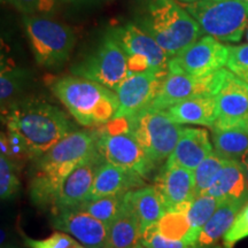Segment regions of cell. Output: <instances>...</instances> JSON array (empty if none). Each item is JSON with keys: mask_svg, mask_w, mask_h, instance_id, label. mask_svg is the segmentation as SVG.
<instances>
[{"mask_svg": "<svg viewBox=\"0 0 248 248\" xmlns=\"http://www.w3.org/2000/svg\"><path fill=\"white\" fill-rule=\"evenodd\" d=\"M7 135L1 133V154L36 160L71 132L66 114L43 100L13 105L6 116Z\"/></svg>", "mask_w": 248, "mask_h": 248, "instance_id": "cell-1", "label": "cell"}, {"mask_svg": "<svg viewBox=\"0 0 248 248\" xmlns=\"http://www.w3.org/2000/svg\"><path fill=\"white\" fill-rule=\"evenodd\" d=\"M97 151L94 132L71 131L33 160L29 184L32 202L52 208L68 176Z\"/></svg>", "mask_w": 248, "mask_h": 248, "instance_id": "cell-2", "label": "cell"}, {"mask_svg": "<svg viewBox=\"0 0 248 248\" xmlns=\"http://www.w3.org/2000/svg\"><path fill=\"white\" fill-rule=\"evenodd\" d=\"M52 91L71 116L83 126H101L115 117V92L84 77L66 76L55 80Z\"/></svg>", "mask_w": 248, "mask_h": 248, "instance_id": "cell-3", "label": "cell"}, {"mask_svg": "<svg viewBox=\"0 0 248 248\" xmlns=\"http://www.w3.org/2000/svg\"><path fill=\"white\" fill-rule=\"evenodd\" d=\"M141 28L156 40L169 59L202 35L199 23L176 0H148Z\"/></svg>", "mask_w": 248, "mask_h": 248, "instance_id": "cell-4", "label": "cell"}, {"mask_svg": "<svg viewBox=\"0 0 248 248\" xmlns=\"http://www.w3.org/2000/svg\"><path fill=\"white\" fill-rule=\"evenodd\" d=\"M93 132L97 150L107 162L138 172L144 178L156 167L136 139L126 119H113Z\"/></svg>", "mask_w": 248, "mask_h": 248, "instance_id": "cell-5", "label": "cell"}, {"mask_svg": "<svg viewBox=\"0 0 248 248\" xmlns=\"http://www.w3.org/2000/svg\"><path fill=\"white\" fill-rule=\"evenodd\" d=\"M202 33L217 40L237 43L248 28V2L245 0H198L187 5Z\"/></svg>", "mask_w": 248, "mask_h": 248, "instance_id": "cell-6", "label": "cell"}, {"mask_svg": "<svg viewBox=\"0 0 248 248\" xmlns=\"http://www.w3.org/2000/svg\"><path fill=\"white\" fill-rule=\"evenodd\" d=\"M23 24L39 66L55 68L68 60L76 42L71 28L38 15L24 16Z\"/></svg>", "mask_w": 248, "mask_h": 248, "instance_id": "cell-7", "label": "cell"}, {"mask_svg": "<svg viewBox=\"0 0 248 248\" xmlns=\"http://www.w3.org/2000/svg\"><path fill=\"white\" fill-rule=\"evenodd\" d=\"M130 129L155 166L175 150L183 130L182 124L170 119L166 110L146 109L128 119Z\"/></svg>", "mask_w": 248, "mask_h": 248, "instance_id": "cell-8", "label": "cell"}, {"mask_svg": "<svg viewBox=\"0 0 248 248\" xmlns=\"http://www.w3.org/2000/svg\"><path fill=\"white\" fill-rule=\"evenodd\" d=\"M73 74L97 82L115 92L130 71L126 54L113 32L107 33L94 51L73 68Z\"/></svg>", "mask_w": 248, "mask_h": 248, "instance_id": "cell-9", "label": "cell"}, {"mask_svg": "<svg viewBox=\"0 0 248 248\" xmlns=\"http://www.w3.org/2000/svg\"><path fill=\"white\" fill-rule=\"evenodd\" d=\"M111 32L126 54L130 73H166L168 69L169 57L141 27L128 23Z\"/></svg>", "mask_w": 248, "mask_h": 248, "instance_id": "cell-10", "label": "cell"}, {"mask_svg": "<svg viewBox=\"0 0 248 248\" xmlns=\"http://www.w3.org/2000/svg\"><path fill=\"white\" fill-rule=\"evenodd\" d=\"M226 73L228 70L224 68L203 76L168 73L162 80L156 98L148 109L167 110L186 99L216 95L224 82Z\"/></svg>", "mask_w": 248, "mask_h": 248, "instance_id": "cell-11", "label": "cell"}, {"mask_svg": "<svg viewBox=\"0 0 248 248\" xmlns=\"http://www.w3.org/2000/svg\"><path fill=\"white\" fill-rule=\"evenodd\" d=\"M229 59V47L212 36H204L168 61V70L181 75L203 76L223 69Z\"/></svg>", "mask_w": 248, "mask_h": 248, "instance_id": "cell-12", "label": "cell"}, {"mask_svg": "<svg viewBox=\"0 0 248 248\" xmlns=\"http://www.w3.org/2000/svg\"><path fill=\"white\" fill-rule=\"evenodd\" d=\"M167 74L154 71L130 73L115 90L119 108L114 119L128 120L148 109L156 98Z\"/></svg>", "mask_w": 248, "mask_h": 248, "instance_id": "cell-13", "label": "cell"}, {"mask_svg": "<svg viewBox=\"0 0 248 248\" xmlns=\"http://www.w3.org/2000/svg\"><path fill=\"white\" fill-rule=\"evenodd\" d=\"M217 120L213 128H248V84L228 70L216 94Z\"/></svg>", "mask_w": 248, "mask_h": 248, "instance_id": "cell-14", "label": "cell"}, {"mask_svg": "<svg viewBox=\"0 0 248 248\" xmlns=\"http://www.w3.org/2000/svg\"><path fill=\"white\" fill-rule=\"evenodd\" d=\"M155 188L167 212H187L194 200V176L192 170L164 163Z\"/></svg>", "mask_w": 248, "mask_h": 248, "instance_id": "cell-15", "label": "cell"}, {"mask_svg": "<svg viewBox=\"0 0 248 248\" xmlns=\"http://www.w3.org/2000/svg\"><path fill=\"white\" fill-rule=\"evenodd\" d=\"M104 161L97 151L68 176L52 207L53 214L75 210L88 200L95 175Z\"/></svg>", "mask_w": 248, "mask_h": 248, "instance_id": "cell-16", "label": "cell"}, {"mask_svg": "<svg viewBox=\"0 0 248 248\" xmlns=\"http://www.w3.org/2000/svg\"><path fill=\"white\" fill-rule=\"evenodd\" d=\"M52 225L74 237L86 248H105L109 229L95 217L77 209L54 214Z\"/></svg>", "mask_w": 248, "mask_h": 248, "instance_id": "cell-17", "label": "cell"}, {"mask_svg": "<svg viewBox=\"0 0 248 248\" xmlns=\"http://www.w3.org/2000/svg\"><path fill=\"white\" fill-rule=\"evenodd\" d=\"M142 186H146V183L138 172L104 161L95 175L88 200H94L107 195L123 194Z\"/></svg>", "mask_w": 248, "mask_h": 248, "instance_id": "cell-18", "label": "cell"}, {"mask_svg": "<svg viewBox=\"0 0 248 248\" xmlns=\"http://www.w3.org/2000/svg\"><path fill=\"white\" fill-rule=\"evenodd\" d=\"M213 147L207 130L183 128L177 145L166 161V164L178 166L193 171L210 153H213Z\"/></svg>", "mask_w": 248, "mask_h": 248, "instance_id": "cell-19", "label": "cell"}, {"mask_svg": "<svg viewBox=\"0 0 248 248\" xmlns=\"http://www.w3.org/2000/svg\"><path fill=\"white\" fill-rule=\"evenodd\" d=\"M124 203L138 219L142 232L156 225L166 214V208L155 186L146 185L126 192Z\"/></svg>", "mask_w": 248, "mask_h": 248, "instance_id": "cell-20", "label": "cell"}, {"mask_svg": "<svg viewBox=\"0 0 248 248\" xmlns=\"http://www.w3.org/2000/svg\"><path fill=\"white\" fill-rule=\"evenodd\" d=\"M206 194L219 201L243 200L248 202V183L240 161L225 160L224 166Z\"/></svg>", "mask_w": 248, "mask_h": 248, "instance_id": "cell-21", "label": "cell"}, {"mask_svg": "<svg viewBox=\"0 0 248 248\" xmlns=\"http://www.w3.org/2000/svg\"><path fill=\"white\" fill-rule=\"evenodd\" d=\"M178 124H197L213 128L217 120L216 95H202L186 99L166 110Z\"/></svg>", "mask_w": 248, "mask_h": 248, "instance_id": "cell-22", "label": "cell"}, {"mask_svg": "<svg viewBox=\"0 0 248 248\" xmlns=\"http://www.w3.org/2000/svg\"><path fill=\"white\" fill-rule=\"evenodd\" d=\"M243 200L221 201L209 221L204 224L198 238V246H214L231 229L235 217L246 204Z\"/></svg>", "mask_w": 248, "mask_h": 248, "instance_id": "cell-23", "label": "cell"}, {"mask_svg": "<svg viewBox=\"0 0 248 248\" xmlns=\"http://www.w3.org/2000/svg\"><path fill=\"white\" fill-rule=\"evenodd\" d=\"M141 238L138 219L124 203L122 213L109 225L105 248H141Z\"/></svg>", "mask_w": 248, "mask_h": 248, "instance_id": "cell-24", "label": "cell"}, {"mask_svg": "<svg viewBox=\"0 0 248 248\" xmlns=\"http://www.w3.org/2000/svg\"><path fill=\"white\" fill-rule=\"evenodd\" d=\"M214 152L224 160L240 161L248 152V128H212Z\"/></svg>", "mask_w": 248, "mask_h": 248, "instance_id": "cell-25", "label": "cell"}, {"mask_svg": "<svg viewBox=\"0 0 248 248\" xmlns=\"http://www.w3.org/2000/svg\"><path fill=\"white\" fill-rule=\"evenodd\" d=\"M157 231L171 240L185 241L190 246L197 245L186 212H167L156 225Z\"/></svg>", "mask_w": 248, "mask_h": 248, "instance_id": "cell-26", "label": "cell"}, {"mask_svg": "<svg viewBox=\"0 0 248 248\" xmlns=\"http://www.w3.org/2000/svg\"><path fill=\"white\" fill-rule=\"evenodd\" d=\"M124 195L125 193L107 195V197L98 198L94 200H88L80 204L77 210L88 213L109 226L122 213L124 208Z\"/></svg>", "mask_w": 248, "mask_h": 248, "instance_id": "cell-27", "label": "cell"}, {"mask_svg": "<svg viewBox=\"0 0 248 248\" xmlns=\"http://www.w3.org/2000/svg\"><path fill=\"white\" fill-rule=\"evenodd\" d=\"M219 203H221V201L208 194L195 197L194 200L192 201L190 208L186 212V215L190 221L192 232L197 238V241L204 224L209 221V218L215 213Z\"/></svg>", "mask_w": 248, "mask_h": 248, "instance_id": "cell-28", "label": "cell"}, {"mask_svg": "<svg viewBox=\"0 0 248 248\" xmlns=\"http://www.w3.org/2000/svg\"><path fill=\"white\" fill-rule=\"evenodd\" d=\"M224 163L225 160L213 152L193 170L195 197L206 194Z\"/></svg>", "mask_w": 248, "mask_h": 248, "instance_id": "cell-29", "label": "cell"}, {"mask_svg": "<svg viewBox=\"0 0 248 248\" xmlns=\"http://www.w3.org/2000/svg\"><path fill=\"white\" fill-rule=\"evenodd\" d=\"M26 80V73L15 67H5L0 74V100L2 110L22 88Z\"/></svg>", "mask_w": 248, "mask_h": 248, "instance_id": "cell-30", "label": "cell"}, {"mask_svg": "<svg viewBox=\"0 0 248 248\" xmlns=\"http://www.w3.org/2000/svg\"><path fill=\"white\" fill-rule=\"evenodd\" d=\"M20 187L16 162L11 157L0 156V197L7 200L16 194Z\"/></svg>", "mask_w": 248, "mask_h": 248, "instance_id": "cell-31", "label": "cell"}, {"mask_svg": "<svg viewBox=\"0 0 248 248\" xmlns=\"http://www.w3.org/2000/svg\"><path fill=\"white\" fill-rule=\"evenodd\" d=\"M229 70L248 84V44L229 47Z\"/></svg>", "mask_w": 248, "mask_h": 248, "instance_id": "cell-32", "label": "cell"}, {"mask_svg": "<svg viewBox=\"0 0 248 248\" xmlns=\"http://www.w3.org/2000/svg\"><path fill=\"white\" fill-rule=\"evenodd\" d=\"M26 245L29 248H86L75 238L61 231L40 240L26 238Z\"/></svg>", "mask_w": 248, "mask_h": 248, "instance_id": "cell-33", "label": "cell"}, {"mask_svg": "<svg viewBox=\"0 0 248 248\" xmlns=\"http://www.w3.org/2000/svg\"><path fill=\"white\" fill-rule=\"evenodd\" d=\"M248 237V202L243 207L235 217L231 229L223 237V244L225 248H232L238 241Z\"/></svg>", "mask_w": 248, "mask_h": 248, "instance_id": "cell-34", "label": "cell"}, {"mask_svg": "<svg viewBox=\"0 0 248 248\" xmlns=\"http://www.w3.org/2000/svg\"><path fill=\"white\" fill-rule=\"evenodd\" d=\"M142 247L146 248H188L190 245L185 241L171 240L166 238L157 231L156 226H152L142 232L141 238Z\"/></svg>", "mask_w": 248, "mask_h": 248, "instance_id": "cell-35", "label": "cell"}, {"mask_svg": "<svg viewBox=\"0 0 248 248\" xmlns=\"http://www.w3.org/2000/svg\"><path fill=\"white\" fill-rule=\"evenodd\" d=\"M58 0H13L12 5L26 16L51 13Z\"/></svg>", "mask_w": 248, "mask_h": 248, "instance_id": "cell-36", "label": "cell"}, {"mask_svg": "<svg viewBox=\"0 0 248 248\" xmlns=\"http://www.w3.org/2000/svg\"><path fill=\"white\" fill-rule=\"evenodd\" d=\"M61 1L66 2V4H70V5L82 6V5H93V4H97V2L101 1V0H61Z\"/></svg>", "mask_w": 248, "mask_h": 248, "instance_id": "cell-37", "label": "cell"}, {"mask_svg": "<svg viewBox=\"0 0 248 248\" xmlns=\"http://www.w3.org/2000/svg\"><path fill=\"white\" fill-rule=\"evenodd\" d=\"M240 163L243 164L244 170H245V176H246V179H247V183H248V152L244 155L243 157H241Z\"/></svg>", "mask_w": 248, "mask_h": 248, "instance_id": "cell-38", "label": "cell"}, {"mask_svg": "<svg viewBox=\"0 0 248 248\" xmlns=\"http://www.w3.org/2000/svg\"><path fill=\"white\" fill-rule=\"evenodd\" d=\"M188 248H222L219 246H198V245H195V246H191Z\"/></svg>", "mask_w": 248, "mask_h": 248, "instance_id": "cell-39", "label": "cell"}, {"mask_svg": "<svg viewBox=\"0 0 248 248\" xmlns=\"http://www.w3.org/2000/svg\"><path fill=\"white\" fill-rule=\"evenodd\" d=\"M179 1H183V2H188V4H192V2L198 1V0H179Z\"/></svg>", "mask_w": 248, "mask_h": 248, "instance_id": "cell-40", "label": "cell"}, {"mask_svg": "<svg viewBox=\"0 0 248 248\" xmlns=\"http://www.w3.org/2000/svg\"><path fill=\"white\" fill-rule=\"evenodd\" d=\"M2 1H4V2H11V4H12V1H13V0H2Z\"/></svg>", "mask_w": 248, "mask_h": 248, "instance_id": "cell-41", "label": "cell"}, {"mask_svg": "<svg viewBox=\"0 0 248 248\" xmlns=\"http://www.w3.org/2000/svg\"><path fill=\"white\" fill-rule=\"evenodd\" d=\"M246 38H247V42H248V28H247V31H246Z\"/></svg>", "mask_w": 248, "mask_h": 248, "instance_id": "cell-42", "label": "cell"}, {"mask_svg": "<svg viewBox=\"0 0 248 248\" xmlns=\"http://www.w3.org/2000/svg\"><path fill=\"white\" fill-rule=\"evenodd\" d=\"M214 1H222V0H214Z\"/></svg>", "mask_w": 248, "mask_h": 248, "instance_id": "cell-43", "label": "cell"}, {"mask_svg": "<svg viewBox=\"0 0 248 248\" xmlns=\"http://www.w3.org/2000/svg\"><path fill=\"white\" fill-rule=\"evenodd\" d=\"M245 1H247V2H248V0H245Z\"/></svg>", "mask_w": 248, "mask_h": 248, "instance_id": "cell-44", "label": "cell"}, {"mask_svg": "<svg viewBox=\"0 0 248 248\" xmlns=\"http://www.w3.org/2000/svg\"><path fill=\"white\" fill-rule=\"evenodd\" d=\"M141 248H146V247H141Z\"/></svg>", "mask_w": 248, "mask_h": 248, "instance_id": "cell-45", "label": "cell"}]
</instances>
